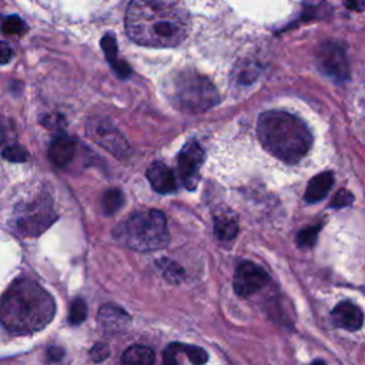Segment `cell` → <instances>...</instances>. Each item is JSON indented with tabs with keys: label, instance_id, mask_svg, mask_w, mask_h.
<instances>
[{
	"label": "cell",
	"instance_id": "1",
	"mask_svg": "<svg viewBox=\"0 0 365 365\" xmlns=\"http://www.w3.org/2000/svg\"><path fill=\"white\" fill-rule=\"evenodd\" d=\"M188 30V11L180 3L134 0L127 6L125 31L141 46L174 47L185 40Z\"/></svg>",
	"mask_w": 365,
	"mask_h": 365
},
{
	"label": "cell",
	"instance_id": "2",
	"mask_svg": "<svg viewBox=\"0 0 365 365\" xmlns=\"http://www.w3.org/2000/svg\"><path fill=\"white\" fill-rule=\"evenodd\" d=\"M53 297L30 278L14 279L1 298V324L14 335H27L43 329L54 317Z\"/></svg>",
	"mask_w": 365,
	"mask_h": 365
},
{
	"label": "cell",
	"instance_id": "3",
	"mask_svg": "<svg viewBox=\"0 0 365 365\" xmlns=\"http://www.w3.org/2000/svg\"><path fill=\"white\" fill-rule=\"evenodd\" d=\"M257 133L262 147L274 157L288 163H298L312 145L308 125L287 111L271 110L259 115Z\"/></svg>",
	"mask_w": 365,
	"mask_h": 365
},
{
	"label": "cell",
	"instance_id": "4",
	"mask_svg": "<svg viewBox=\"0 0 365 365\" xmlns=\"http://www.w3.org/2000/svg\"><path fill=\"white\" fill-rule=\"evenodd\" d=\"M114 237L128 248L141 252L161 250L170 241L165 217L157 210L131 214L117 225Z\"/></svg>",
	"mask_w": 365,
	"mask_h": 365
},
{
	"label": "cell",
	"instance_id": "5",
	"mask_svg": "<svg viewBox=\"0 0 365 365\" xmlns=\"http://www.w3.org/2000/svg\"><path fill=\"white\" fill-rule=\"evenodd\" d=\"M167 94L171 104L187 113H202L220 100L212 83L190 68L175 73L167 81Z\"/></svg>",
	"mask_w": 365,
	"mask_h": 365
},
{
	"label": "cell",
	"instance_id": "6",
	"mask_svg": "<svg viewBox=\"0 0 365 365\" xmlns=\"http://www.w3.org/2000/svg\"><path fill=\"white\" fill-rule=\"evenodd\" d=\"M56 220L51 204L47 198H36L21 204L14 212V230L21 235H37Z\"/></svg>",
	"mask_w": 365,
	"mask_h": 365
},
{
	"label": "cell",
	"instance_id": "7",
	"mask_svg": "<svg viewBox=\"0 0 365 365\" xmlns=\"http://www.w3.org/2000/svg\"><path fill=\"white\" fill-rule=\"evenodd\" d=\"M317 64L319 70L336 83H344L349 77V63L345 47L338 41L322 43L317 51Z\"/></svg>",
	"mask_w": 365,
	"mask_h": 365
},
{
	"label": "cell",
	"instance_id": "8",
	"mask_svg": "<svg viewBox=\"0 0 365 365\" xmlns=\"http://www.w3.org/2000/svg\"><path fill=\"white\" fill-rule=\"evenodd\" d=\"M204 161V151L195 140H188L178 153L177 165L180 177L187 190H194L200 178V168Z\"/></svg>",
	"mask_w": 365,
	"mask_h": 365
},
{
	"label": "cell",
	"instance_id": "9",
	"mask_svg": "<svg viewBox=\"0 0 365 365\" xmlns=\"http://www.w3.org/2000/svg\"><path fill=\"white\" fill-rule=\"evenodd\" d=\"M87 133L97 144L103 145L117 157H123L128 150V144L124 137L106 118L91 120L87 125Z\"/></svg>",
	"mask_w": 365,
	"mask_h": 365
},
{
	"label": "cell",
	"instance_id": "10",
	"mask_svg": "<svg viewBox=\"0 0 365 365\" xmlns=\"http://www.w3.org/2000/svg\"><path fill=\"white\" fill-rule=\"evenodd\" d=\"M268 274L254 262L238 264L234 274V291L240 297H250L268 282Z\"/></svg>",
	"mask_w": 365,
	"mask_h": 365
},
{
	"label": "cell",
	"instance_id": "11",
	"mask_svg": "<svg viewBox=\"0 0 365 365\" xmlns=\"http://www.w3.org/2000/svg\"><path fill=\"white\" fill-rule=\"evenodd\" d=\"M97 321H98L100 328L106 334H120V332H124L130 327L131 318L118 305L106 304L100 308Z\"/></svg>",
	"mask_w": 365,
	"mask_h": 365
},
{
	"label": "cell",
	"instance_id": "12",
	"mask_svg": "<svg viewBox=\"0 0 365 365\" xmlns=\"http://www.w3.org/2000/svg\"><path fill=\"white\" fill-rule=\"evenodd\" d=\"M331 319L338 328L346 331H358L364 324V312L356 304L351 301H342L332 309Z\"/></svg>",
	"mask_w": 365,
	"mask_h": 365
},
{
	"label": "cell",
	"instance_id": "13",
	"mask_svg": "<svg viewBox=\"0 0 365 365\" xmlns=\"http://www.w3.org/2000/svg\"><path fill=\"white\" fill-rule=\"evenodd\" d=\"M147 178L151 187L160 194H170L177 190V181L173 170L161 161H154L147 168Z\"/></svg>",
	"mask_w": 365,
	"mask_h": 365
},
{
	"label": "cell",
	"instance_id": "14",
	"mask_svg": "<svg viewBox=\"0 0 365 365\" xmlns=\"http://www.w3.org/2000/svg\"><path fill=\"white\" fill-rule=\"evenodd\" d=\"M76 153V141L70 137H56L48 147V158L58 167L67 165Z\"/></svg>",
	"mask_w": 365,
	"mask_h": 365
},
{
	"label": "cell",
	"instance_id": "15",
	"mask_svg": "<svg viewBox=\"0 0 365 365\" xmlns=\"http://www.w3.org/2000/svg\"><path fill=\"white\" fill-rule=\"evenodd\" d=\"M334 185V174L331 171H324L317 174L309 180L305 190V201L307 202H318L327 197L329 190Z\"/></svg>",
	"mask_w": 365,
	"mask_h": 365
},
{
	"label": "cell",
	"instance_id": "16",
	"mask_svg": "<svg viewBox=\"0 0 365 365\" xmlns=\"http://www.w3.org/2000/svg\"><path fill=\"white\" fill-rule=\"evenodd\" d=\"M101 48L108 60V63L111 64L113 70L121 77V78H125L131 74V68L128 67L127 63L124 61H120L117 58V43H115V37L111 36L110 33L106 34L103 38H101Z\"/></svg>",
	"mask_w": 365,
	"mask_h": 365
},
{
	"label": "cell",
	"instance_id": "17",
	"mask_svg": "<svg viewBox=\"0 0 365 365\" xmlns=\"http://www.w3.org/2000/svg\"><path fill=\"white\" fill-rule=\"evenodd\" d=\"M155 354L145 345H131L121 356V365H154Z\"/></svg>",
	"mask_w": 365,
	"mask_h": 365
},
{
	"label": "cell",
	"instance_id": "18",
	"mask_svg": "<svg viewBox=\"0 0 365 365\" xmlns=\"http://www.w3.org/2000/svg\"><path fill=\"white\" fill-rule=\"evenodd\" d=\"M214 232L218 240H232L238 232V222L228 211L218 212L214 217Z\"/></svg>",
	"mask_w": 365,
	"mask_h": 365
},
{
	"label": "cell",
	"instance_id": "19",
	"mask_svg": "<svg viewBox=\"0 0 365 365\" xmlns=\"http://www.w3.org/2000/svg\"><path fill=\"white\" fill-rule=\"evenodd\" d=\"M124 204V195L118 188L107 190L101 197V207L107 215L115 214Z\"/></svg>",
	"mask_w": 365,
	"mask_h": 365
},
{
	"label": "cell",
	"instance_id": "20",
	"mask_svg": "<svg viewBox=\"0 0 365 365\" xmlns=\"http://www.w3.org/2000/svg\"><path fill=\"white\" fill-rule=\"evenodd\" d=\"M157 267L161 269L163 275L170 281V282H180L184 277V269L174 261H170L167 258H161L157 261Z\"/></svg>",
	"mask_w": 365,
	"mask_h": 365
},
{
	"label": "cell",
	"instance_id": "21",
	"mask_svg": "<svg viewBox=\"0 0 365 365\" xmlns=\"http://www.w3.org/2000/svg\"><path fill=\"white\" fill-rule=\"evenodd\" d=\"M87 317V304L83 298H74L70 304V312H68V321L71 325H78L84 322Z\"/></svg>",
	"mask_w": 365,
	"mask_h": 365
},
{
	"label": "cell",
	"instance_id": "22",
	"mask_svg": "<svg viewBox=\"0 0 365 365\" xmlns=\"http://www.w3.org/2000/svg\"><path fill=\"white\" fill-rule=\"evenodd\" d=\"M180 348H181V352L187 355V358L190 359V362L192 365H204L207 362V359H208L207 352L202 348H200V346L180 344Z\"/></svg>",
	"mask_w": 365,
	"mask_h": 365
},
{
	"label": "cell",
	"instance_id": "23",
	"mask_svg": "<svg viewBox=\"0 0 365 365\" xmlns=\"http://www.w3.org/2000/svg\"><path fill=\"white\" fill-rule=\"evenodd\" d=\"M24 30V21L19 16H7L3 20L1 31L7 36H16L20 34Z\"/></svg>",
	"mask_w": 365,
	"mask_h": 365
},
{
	"label": "cell",
	"instance_id": "24",
	"mask_svg": "<svg viewBox=\"0 0 365 365\" xmlns=\"http://www.w3.org/2000/svg\"><path fill=\"white\" fill-rule=\"evenodd\" d=\"M321 230V225H314V227H308L299 231V234L297 235V242L299 247H312L317 241L318 232Z\"/></svg>",
	"mask_w": 365,
	"mask_h": 365
},
{
	"label": "cell",
	"instance_id": "25",
	"mask_svg": "<svg viewBox=\"0 0 365 365\" xmlns=\"http://www.w3.org/2000/svg\"><path fill=\"white\" fill-rule=\"evenodd\" d=\"M3 157L9 161H14V163H24L27 161L29 158V153L17 145V144H13V145H7L4 150H3Z\"/></svg>",
	"mask_w": 365,
	"mask_h": 365
},
{
	"label": "cell",
	"instance_id": "26",
	"mask_svg": "<svg viewBox=\"0 0 365 365\" xmlns=\"http://www.w3.org/2000/svg\"><path fill=\"white\" fill-rule=\"evenodd\" d=\"M110 355V348L107 344L103 342H97L93 345V348L90 349V356L94 362H101L104 361L107 356Z\"/></svg>",
	"mask_w": 365,
	"mask_h": 365
},
{
	"label": "cell",
	"instance_id": "27",
	"mask_svg": "<svg viewBox=\"0 0 365 365\" xmlns=\"http://www.w3.org/2000/svg\"><path fill=\"white\" fill-rule=\"evenodd\" d=\"M352 201H354V197H352V194H351L349 191H346V190H339V191L336 192V195L332 198L331 207H334V208L346 207V205H349Z\"/></svg>",
	"mask_w": 365,
	"mask_h": 365
},
{
	"label": "cell",
	"instance_id": "28",
	"mask_svg": "<svg viewBox=\"0 0 365 365\" xmlns=\"http://www.w3.org/2000/svg\"><path fill=\"white\" fill-rule=\"evenodd\" d=\"M43 124H44V127H48V128H57L64 124V120L58 114H47L43 118Z\"/></svg>",
	"mask_w": 365,
	"mask_h": 365
},
{
	"label": "cell",
	"instance_id": "29",
	"mask_svg": "<svg viewBox=\"0 0 365 365\" xmlns=\"http://www.w3.org/2000/svg\"><path fill=\"white\" fill-rule=\"evenodd\" d=\"M63 355H64V351L61 348H58V346H51L48 349V358L51 361H58V359L63 358Z\"/></svg>",
	"mask_w": 365,
	"mask_h": 365
},
{
	"label": "cell",
	"instance_id": "30",
	"mask_svg": "<svg viewBox=\"0 0 365 365\" xmlns=\"http://www.w3.org/2000/svg\"><path fill=\"white\" fill-rule=\"evenodd\" d=\"M0 56H1V63L6 64L9 61V58L11 57V50L9 48V46L6 43H1V47H0Z\"/></svg>",
	"mask_w": 365,
	"mask_h": 365
},
{
	"label": "cell",
	"instance_id": "31",
	"mask_svg": "<svg viewBox=\"0 0 365 365\" xmlns=\"http://www.w3.org/2000/svg\"><path fill=\"white\" fill-rule=\"evenodd\" d=\"M311 365H327V364L322 362V361H315V362H312Z\"/></svg>",
	"mask_w": 365,
	"mask_h": 365
}]
</instances>
